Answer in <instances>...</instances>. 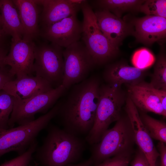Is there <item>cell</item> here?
Listing matches in <instances>:
<instances>
[{
	"instance_id": "d6986e66",
	"label": "cell",
	"mask_w": 166,
	"mask_h": 166,
	"mask_svg": "<svg viewBox=\"0 0 166 166\" xmlns=\"http://www.w3.org/2000/svg\"><path fill=\"white\" fill-rule=\"evenodd\" d=\"M23 30L22 39L33 41L40 35L38 26V10L34 0H14Z\"/></svg>"
},
{
	"instance_id": "3957f363",
	"label": "cell",
	"mask_w": 166,
	"mask_h": 166,
	"mask_svg": "<svg viewBox=\"0 0 166 166\" xmlns=\"http://www.w3.org/2000/svg\"><path fill=\"white\" fill-rule=\"evenodd\" d=\"M127 96L121 86L108 84L100 85L94 124L85 137L87 142L91 145L99 142L110 125L119 119Z\"/></svg>"
},
{
	"instance_id": "30bf717a",
	"label": "cell",
	"mask_w": 166,
	"mask_h": 166,
	"mask_svg": "<svg viewBox=\"0 0 166 166\" xmlns=\"http://www.w3.org/2000/svg\"><path fill=\"white\" fill-rule=\"evenodd\" d=\"M33 41L22 38L11 39L10 48L4 60L9 66L10 72L16 78L31 76L34 73V50Z\"/></svg>"
},
{
	"instance_id": "4dcf8cb0",
	"label": "cell",
	"mask_w": 166,
	"mask_h": 166,
	"mask_svg": "<svg viewBox=\"0 0 166 166\" xmlns=\"http://www.w3.org/2000/svg\"><path fill=\"white\" fill-rule=\"evenodd\" d=\"M165 143L159 141L157 147L160 158V166H166V146Z\"/></svg>"
},
{
	"instance_id": "6da1fadb",
	"label": "cell",
	"mask_w": 166,
	"mask_h": 166,
	"mask_svg": "<svg viewBox=\"0 0 166 166\" xmlns=\"http://www.w3.org/2000/svg\"><path fill=\"white\" fill-rule=\"evenodd\" d=\"M100 85L97 77H90L74 85L60 102L56 116L65 131L80 137L88 134L94 124Z\"/></svg>"
},
{
	"instance_id": "7a4b0ae2",
	"label": "cell",
	"mask_w": 166,
	"mask_h": 166,
	"mask_svg": "<svg viewBox=\"0 0 166 166\" xmlns=\"http://www.w3.org/2000/svg\"><path fill=\"white\" fill-rule=\"evenodd\" d=\"M47 133L34 157L40 166H66L78 161L85 149L86 142L80 137L71 134L53 124L46 127Z\"/></svg>"
},
{
	"instance_id": "9c48e42d",
	"label": "cell",
	"mask_w": 166,
	"mask_h": 166,
	"mask_svg": "<svg viewBox=\"0 0 166 166\" xmlns=\"http://www.w3.org/2000/svg\"><path fill=\"white\" fill-rule=\"evenodd\" d=\"M64 77L62 85L67 89L87 78L96 65L84 44L80 41L63 50Z\"/></svg>"
},
{
	"instance_id": "4316f807",
	"label": "cell",
	"mask_w": 166,
	"mask_h": 166,
	"mask_svg": "<svg viewBox=\"0 0 166 166\" xmlns=\"http://www.w3.org/2000/svg\"><path fill=\"white\" fill-rule=\"evenodd\" d=\"M38 146L36 140L23 154L5 162L0 166H30L33 155Z\"/></svg>"
},
{
	"instance_id": "603a6c76",
	"label": "cell",
	"mask_w": 166,
	"mask_h": 166,
	"mask_svg": "<svg viewBox=\"0 0 166 166\" xmlns=\"http://www.w3.org/2000/svg\"><path fill=\"white\" fill-rule=\"evenodd\" d=\"M139 112L141 121L152 138L166 144V123L152 118L146 113Z\"/></svg>"
},
{
	"instance_id": "484cf974",
	"label": "cell",
	"mask_w": 166,
	"mask_h": 166,
	"mask_svg": "<svg viewBox=\"0 0 166 166\" xmlns=\"http://www.w3.org/2000/svg\"><path fill=\"white\" fill-rule=\"evenodd\" d=\"M139 12L144 13L146 15H153L166 18V0H145L141 6Z\"/></svg>"
},
{
	"instance_id": "1f68e13d",
	"label": "cell",
	"mask_w": 166,
	"mask_h": 166,
	"mask_svg": "<svg viewBox=\"0 0 166 166\" xmlns=\"http://www.w3.org/2000/svg\"><path fill=\"white\" fill-rule=\"evenodd\" d=\"M154 91L159 99L164 109L166 112V90L154 88Z\"/></svg>"
},
{
	"instance_id": "ba28073f",
	"label": "cell",
	"mask_w": 166,
	"mask_h": 166,
	"mask_svg": "<svg viewBox=\"0 0 166 166\" xmlns=\"http://www.w3.org/2000/svg\"><path fill=\"white\" fill-rule=\"evenodd\" d=\"M63 48L49 42L35 45L34 71L56 88L62 85L64 73Z\"/></svg>"
},
{
	"instance_id": "8d00e7d4",
	"label": "cell",
	"mask_w": 166,
	"mask_h": 166,
	"mask_svg": "<svg viewBox=\"0 0 166 166\" xmlns=\"http://www.w3.org/2000/svg\"><path fill=\"white\" fill-rule=\"evenodd\" d=\"M38 164L36 162H34V163L33 164H31L30 166H38Z\"/></svg>"
},
{
	"instance_id": "83f0119b",
	"label": "cell",
	"mask_w": 166,
	"mask_h": 166,
	"mask_svg": "<svg viewBox=\"0 0 166 166\" xmlns=\"http://www.w3.org/2000/svg\"><path fill=\"white\" fill-rule=\"evenodd\" d=\"M131 154H122L104 160L96 166H128Z\"/></svg>"
},
{
	"instance_id": "e0dca14e",
	"label": "cell",
	"mask_w": 166,
	"mask_h": 166,
	"mask_svg": "<svg viewBox=\"0 0 166 166\" xmlns=\"http://www.w3.org/2000/svg\"><path fill=\"white\" fill-rule=\"evenodd\" d=\"M127 95L139 111L166 117V112L149 83L143 81L136 85H128Z\"/></svg>"
},
{
	"instance_id": "5bb4252c",
	"label": "cell",
	"mask_w": 166,
	"mask_h": 166,
	"mask_svg": "<svg viewBox=\"0 0 166 166\" xmlns=\"http://www.w3.org/2000/svg\"><path fill=\"white\" fill-rule=\"evenodd\" d=\"M94 12L101 30L116 49H119L127 37L133 35V28L128 21H125L107 10H97Z\"/></svg>"
},
{
	"instance_id": "52a82bcc",
	"label": "cell",
	"mask_w": 166,
	"mask_h": 166,
	"mask_svg": "<svg viewBox=\"0 0 166 166\" xmlns=\"http://www.w3.org/2000/svg\"><path fill=\"white\" fill-rule=\"evenodd\" d=\"M66 89L61 85L27 99L14 98L13 108L8 123L9 128L14 127L15 124L22 125L32 121L38 113H46Z\"/></svg>"
},
{
	"instance_id": "277c9868",
	"label": "cell",
	"mask_w": 166,
	"mask_h": 166,
	"mask_svg": "<svg viewBox=\"0 0 166 166\" xmlns=\"http://www.w3.org/2000/svg\"><path fill=\"white\" fill-rule=\"evenodd\" d=\"M135 144L129 118L126 114L121 115L114 126L105 132L99 142L91 145L90 158L92 164L96 166L116 155L132 154Z\"/></svg>"
},
{
	"instance_id": "7c38bea8",
	"label": "cell",
	"mask_w": 166,
	"mask_h": 166,
	"mask_svg": "<svg viewBox=\"0 0 166 166\" xmlns=\"http://www.w3.org/2000/svg\"><path fill=\"white\" fill-rule=\"evenodd\" d=\"M125 103L126 114L129 118L133 131L135 143L146 156L150 166H156V162L159 156V153L141 121L139 111L128 96Z\"/></svg>"
},
{
	"instance_id": "8fae6325",
	"label": "cell",
	"mask_w": 166,
	"mask_h": 166,
	"mask_svg": "<svg viewBox=\"0 0 166 166\" xmlns=\"http://www.w3.org/2000/svg\"><path fill=\"white\" fill-rule=\"evenodd\" d=\"M75 14L43 27L41 36L46 41L65 48L81 38L82 25Z\"/></svg>"
},
{
	"instance_id": "f546056e",
	"label": "cell",
	"mask_w": 166,
	"mask_h": 166,
	"mask_svg": "<svg viewBox=\"0 0 166 166\" xmlns=\"http://www.w3.org/2000/svg\"><path fill=\"white\" fill-rule=\"evenodd\" d=\"M131 165V166H150L146 156L139 148L136 153Z\"/></svg>"
},
{
	"instance_id": "d590c367",
	"label": "cell",
	"mask_w": 166,
	"mask_h": 166,
	"mask_svg": "<svg viewBox=\"0 0 166 166\" xmlns=\"http://www.w3.org/2000/svg\"><path fill=\"white\" fill-rule=\"evenodd\" d=\"M1 7V0H0V26H1L2 28V17H1V11H0Z\"/></svg>"
},
{
	"instance_id": "cb8c5ba5",
	"label": "cell",
	"mask_w": 166,
	"mask_h": 166,
	"mask_svg": "<svg viewBox=\"0 0 166 166\" xmlns=\"http://www.w3.org/2000/svg\"><path fill=\"white\" fill-rule=\"evenodd\" d=\"M14 104V97L3 89L0 90V128H9L8 123Z\"/></svg>"
},
{
	"instance_id": "ac0fdd59",
	"label": "cell",
	"mask_w": 166,
	"mask_h": 166,
	"mask_svg": "<svg viewBox=\"0 0 166 166\" xmlns=\"http://www.w3.org/2000/svg\"><path fill=\"white\" fill-rule=\"evenodd\" d=\"M147 73L146 70L118 62L107 65L103 72V77L107 84L121 86L123 84L134 85L144 81Z\"/></svg>"
},
{
	"instance_id": "9a60e30c",
	"label": "cell",
	"mask_w": 166,
	"mask_h": 166,
	"mask_svg": "<svg viewBox=\"0 0 166 166\" xmlns=\"http://www.w3.org/2000/svg\"><path fill=\"white\" fill-rule=\"evenodd\" d=\"M51 85L36 76L16 78L6 83L2 89L14 98L25 99L52 89Z\"/></svg>"
},
{
	"instance_id": "4fadbf2b",
	"label": "cell",
	"mask_w": 166,
	"mask_h": 166,
	"mask_svg": "<svg viewBox=\"0 0 166 166\" xmlns=\"http://www.w3.org/2000/svg\"><path fill=\"white\" fill-rule=\"evenodd\" d=\"M132 25L133 36L138 42L150 46L155 42L160 45L164 42L166 36V18L146 15L135 18L128 21Z\"/></svg>"
},
{
	"instance_id": "5b68a950",
	"label": "cell",
	"mask_w": 166,
	"mask_h": 166,
	"mask_svg": "<svg viewBox=\"0 0 166 166\" xmlns=\"http://www.w3.org/2000/svg\"><path fill=\"white\" fill-rule=\"evenodd\" d=\"M57 103L48 112L27 124L6 129L0 128V157L15 152L22 154L37 140L40 132L46 128L57 113Z\"/></svg>"
},
{
	"instance_id": "d6a6232c",
	"label": "cell",
	"mask_w": 166,
	"mask_h": 166,
	"mask_svg": "<svg viewBox=\"0 0 166 166\" xmlns=\"http://www.w3.org/2000/svg\"><path fill=\"white\" fill-rule=\"evenodd\" d=\"M7 36L0 26V48L6 47L5 41Z\"/></svg>"
},
{
	"instance_id": "836d02e7",
	"label": "cell",
	"mask_w": 166,
	"mask_h": 166,
	"mask_svg": "<svg viewBox=\"0 0 166 166\" xmlns=\"http://www.w3.org/2000/svg\"><path fill=\"white\" fill-rule=\"evenodd\" d=\"M7 54V50L6 47L0 48V68L4 65V60Z\"/></svg>"
},
{
	"instance_id": "7402d4cb",
	"label": "cell",
	"mask_w": 166,
	"mask_h": 166,
	"mask_svg": "<svg viewBox=\"0 0 166 166\" xmlns=\"http://www.w3.org/2000/svg\"><path fill=\"white\" fill-rule=\"evenodd\" d=\"M161 45L151 81L149 83L154 88L166 90V56L163 44Z\"/></svg>"
},
{
	"instance_id": "ffe728a7",
	"label": "cell",
	"mask_w": 166,
	"mask_h": 166,
	"mask_svg": "<svg viewBox=\"0 0 166 166\" xmlns=\"http://www.w3.org/2000/svg\"><path fill=\"white\" fill-rule=\"evenodd\" d=\"M2 28L12 39L22 38L23 30L18 11L12 0H1Z\"/></svg>"
},
{
	"instance_id": "d4e9b609",
	"label": "cell",
	"mask_w": 166,
	"mask_h": 166,
	"mask_svg": "<svg viewBox=\"0 0 166 166\" xmlns=\"http://www.w3.org/2000/svg\"><path fill=\"white\" fill-rule=\"evenodd\" d=\"M155 57L147 49L143 48L136 51L133 53L132 62L134 67L141 70H146L154 63Z\"/></svg>"
},
{
	"instance_id": "44dd1931",
	"label": "cell",
	"mask_w": 166,
	"mask_h": 166,
	"mask_svg": "<svg viewBox=\"0 0 166 166\" xmlns=\"http://www.w3.org/2000/svg\"><path fill=\"white\" fill-rule=\"evenodd\" d=\"M145 0H97L90 1L91 6L97 10L109 11L120 18L124 13L139 11L140 7Z\"/></svg>"
},
{
	"instance_id": "2e32d148",
	"label": "cell",
	"mask_w": 166,
	"mask_h": 166,
	"mask_svg": "<svg viewBox=\"0 0 166 166\" xmlns=\"http://www.w3.org/2000/svg\"><path fill=\"white\" fill-rule=\"evenodd\" d=\"M43 9L41 21L43 27L77 14L82 0H34Z\"/></svg>"
},
{
	"instance_id": "8992f818",
	"label": "cell",
	"mask_w": 166,
	"mask_h": 166,
	"mask_svg": "<svg viewBox=\"0 0 166 166\" xmlns=\"http://www.w3.org/2000/svg\"><path fill=\"white\" fill-rule=\"evenodd\" d=\"M83 15L81 38L95 65L108 62L117 55L119 49L114 47L102 33L97 24L93 9L84 0L81 9Z\"/></svg>"
},
{
	"instance_id": "e575fe53",
	"label": "cell",
	"mask_w": 166,
	"mask_h": 166,
	"mask_svg": "<svg viewBox=\"0 0 166 166\" xmlns=\"http://www.w3.org/2000/svg\"><path fill=\"white\" fill-rule=\"evenodd\" d=\"M92 164V161L90 158L77 164H70L66 166H91Z\"/></svg>"
},
{
	"instance_id": "f1b7e54d",
	"label": "cell",
	"mask_w": 166,
	"mask_h": 166,
	"mask_svg": "<svg viewBox=\"0 0 166 166\" xmlns=\"http://www.w3.org/2000/svg\"><path fill=\"white\" fill-rule=\"evenodd\" d=\"M15 76L10 72L9 66L4 65L0 68V90L7 82L14 80Z\"/></svg>"
}]
</instances>
